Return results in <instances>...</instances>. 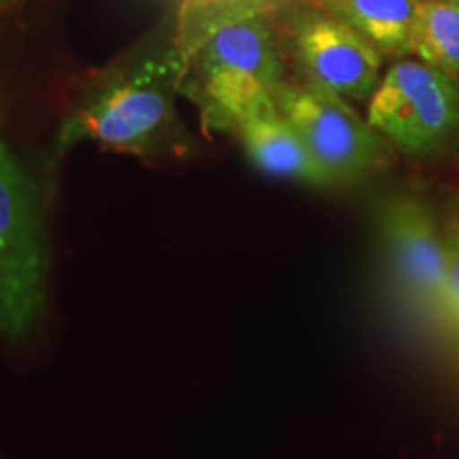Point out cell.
Here are the masks:
<instances>
[{
    "label": "cell",
    "instance_id": "obj_1",
    "mask_svg": "<svg viewBox=\"0 0 459 459\" xmlns=\"http://www.w3.org/2000/svg\"><path fill=\"white\" fill-rule=\"evenodd\" d=\"M279 0H183L175 43L181 96L209 130L232 134L245 119L274 111L283 60L273 9Z\"/></svg>",
    "mask_w": 459,
    "mask_h": 459
},
{
    "label": "cell",
    "instance_id": "obj_2",
    "mask_svg": "<svg viewBox=\"0 0 459 459\" xmlns=\"http://www.w3.org/2000/svg\"><path fill=\"white\" fill-rule=\"evenodd\" d=\"M181 68V54L172 37L108 73L65 117L56 139L57 152L94 143L141 158L181 153L189 143L177 113Z\"/></svg>",
    "mask_w": 459,
    "mask_h": 459
},
{
    "label": "cell",
    "instance_id": "obj_3",
    "mask_svg": "<svg viewBox=\"0 0 459 459\" xmlns=\"http://www.w3.org/2000/svg\"><path fill=\"white\" fill-rule=\"evenodd\" d=\"M48 290V249L37 192L0 143V336L15 341L34 328Z\"/></svg>",
    "mask_w": 459,
    "mask_h": 459
},
{
    "label": "cell",
    "instance_id": "obj_4",
    "mask_svg": "<svg viewBox=\"0 0 459 459\" xmlns=\"http://www.w3.org/2000/svg\"><path fill=\"white\" fill-rule=\"evenodd\" d=\"M366 119L409 156L438 153L459 139V83L426 62L402 60L372 91Z\"/></svg>",
    "mask_w": 459,
    "mask_h": 459
},
{
    "label": "cell",
    "instance_id": "obj_5",
    "mask_svg": "<svg viewBox=\"0 0 459 459\" xmlns=\"http://www.w3.org/2000/svg\"><path fill=\"white\" fill-rule=\"evenodd\" d=\"M274 105L302 136L334 186L359 179L385 162V136L334 91L311 82L287 83L283 79L274 91Z\"/></svg>",
    "mask_w": 459,
    "mask_h": 459
},
{
    "label": "cell",
    "instance_id": "obj_6",
    "mask_svg": "<svg viewBox=\"0 0 459 459\" xmlns=\"http://www.w3.org/2000/svg\"><path fill=\"white\" fill-rule=\"evenodd\" d=\"M290 37L304 82L351 100L370 99L381 82V51L325 9L298 11Z\"/></svg>",
    "mask_w": 459,
    "mask_h": 459
},
{
    "label": "cell",
    "instance_id": "obj_7",
    "mask_svg": "<svg viewBox=\"0 0 459 459\" xmlns=\"http://www.w3.org/2000/svg\"><path fill=\"white\" fill-rule=\"evenodd\" d=\"M389 255L409 294L429 311L449 315L446 308V240L432 211L421 200H392L381 220Z\"/></svg>",
    "mask_w": 459,
    "mask_h": 459
},
{
    "label": "cell",
    "instance_id": "obj_8",
    "mask_svg": "<svg viewBox=\"0 0 459 459\" xmlns=\"http://www.w3.org/2000/svg\"><path fill=\"white\" fill-rule=\"evenodd\" d=\"M232 134L238 136L247 158L266 175L315 187L334 186L302 136L277 108L245 119Z\"/></svg>",
    "mask_w": 459,
    "mask_h": 459
},
{
    "label": "cell",
    "instance_id": "obj_9",
    "mask_svg": "<svg viewBox=\"0 0 459 459\" xmlns=\"http://www.w3.org/2000/svg\"><path fill=\"white\" fill-rule=\"evenodd\" d=\"M336 15L381 54H411L412 32L423 0H311Z\"/></svg>",
    "mask_w": 459,
    "mask_h": 459
},
{
    "label": "cell",
    "instance_id": "obj_10",
    "mask_svg": "<svg viewBox=\"0 0 459 459\" xmlns=\"http://www.w3.org/2000/svg\"><path fill=\"white\" fill-rule=\"evenodd\" d=\"M411 54L459 83L457 0H423L412 32Z\"/></svg>",
    "mask_w": 459,
    "mask_h": 459
},
{
    "label": "cell",
    "instance_id": "obj_11",
    "mask_svg": "<svg viewBox=\"0 0 459 459\" xmlns=\"http://www.w3.org/2000/svg\"><path fill=\"white\" fill-rule=\"evenodd\" d=\"M446 240V308L449 317L459 324V217L451 220Z\"/></svg>",
    "mask_w": 459,
    "mask_h": 459
},
{
    "label": "cell",
    "instance_id": "obj_12",
    "mask_svg": "<svg viewBox=\"0 0 459 459\" xmlns=\"http://www.w3.org/2000/svg\"><path fill=\"white\" fill-rule=\"evenodd\" d=\"M22 3H24V0H0V17L11 13V11H13L15 7H20Z\"/></svg>",
    "mask_w": 459,
    "mask_h": 459
},
{
    "label": "cell",
    "instance_id": "obj_13",
    "mask_svg": "<svg viewBox=\"0 0 459 459\" xmlns=\"http://www.w3.org/2000/svg\"><path fill=\"white\" fill-rule=\"evenodd\" d=\"M457 3H459V0H457Z\"/></svg>",
    "mask_w": 459,
    "mask_h": 459
},
{
    "label": "cell",
    "instance_id": "obj_14",
    "mask_svg": "<svg viewBox=\"0 0 459 459\" xmlns=\"http://www.w3.org/2000/svg\"><path fill=\"white\" fill-rule=\"evenodd\" d=\"M279 3H281V0H279Z\"/></svg>",
    "mask_w": 459,
    "mask_h": 459
}]
</instances>
